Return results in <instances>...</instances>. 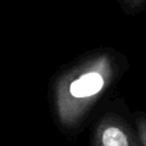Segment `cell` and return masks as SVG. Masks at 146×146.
<instances>
[{
    "instance_id": "cell-2",
    "label": "cell",
    "mask_w": 146,
    "mask_h": 146,
    "mask_svg": "<svg viewBox=\"0 0 146 146\" xmlns=\"http://www.w3.org/2000/svg\"><path fill=\"white\" fill-rule=\"evenodd\" d=\"M95 146H144L135 123L132 126L122 113L106 111L95 128Z\"/></svg>"
},
{
    "instance_id": "cell-1",
    "label": "cell",
    "mask_w": 146,
    "mask_h": 146,
    "mask_svg": "<svg viewBox=\"0 0 146 146\" xmlns=\"http://www.w3.org/2000/svg\"><path fill=\"white\" fill-rule=\"evenodd\" d=\"M127 67L126 56L108 46L86 51L63 67L55 74L51 87L59 123L64 128H76Z\"/></svg>"
},
{
    "instance_id": "cell-4",
    "label": "cell",
    "mask_w": 146,
    "mask_h": 146,
    "mask_svg": "<svg viewBox=\"0 0 146 146\" xmlns=\"http://www.w3.org/2000/svg\"><path fill=\"white\" fill-rule=\"evenodd\" d=\"M132 119H133L135 127L137 129V133L142 141V145L146 146V114L142 111H137L133 114Z\"/></svg>"
},
{
    "instance_id": "cell-3",
    "label": "cell",
    "mask_w": 146,
    "mask_h": 146,
    "mask_svg": "<svg viewBox=\"0 0 146 146\" xmlns=\"http://www.w3.org/2000/svg\"><path fill=\"white\" fill-rule=\"evenodd\" d=\"M121 9L126 14H137L146 7V0H118Z\"/></svg>"
}]
</instances>
